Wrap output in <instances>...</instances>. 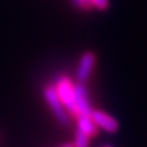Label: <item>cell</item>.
<instances>
[{"instance_id":"52a82bcc","label":"cell","mask_w":147,"mask_h":147,"mask_svg":"<svg viewBox=\"0 0 147 147\" xmlns=\"http://www.w3.org/2000/svg\"><path fill=\"white\" fill-rule=\"evenodd\" d=\"M74 5L80 9L89 10V9H96L105 10L109 8V0H72Z\"/></svg>"},{"instance_id":"9c48e42d","label":"cell","mask_w":147,"mask_h":147,"mask_svg":"<svg viewBox=\"0 0 147 147\" xmlns=\"http://www.w3.org/2000/svg\"><path fill=\"white\" fill-rule=\"evenodd\" d=\"M58 147H74V145H72V143H65V145H61Z\"/></svg>"},{"instance_id":"277c9868","label":"cell","mask_w":147,"mask_h":147,"mask_svg":"<svg viewBox=\"0 0 147 147\" xmlns=\"http://www.w3.org/2000/svg\"><path fill=\"white\" fill-rule=\"evenodd\" d=\"M90 117L97 127L101 128L102 130H105V132H107V133H115L119 129V123H117V120L105 111H101V110H92Z\"/></svg>"},{"instance_id":"30bf717a","label":"cell","mask_w":147,"mask_h":147,"mask_svg":"<svg viewBox=\"0 0 147 147\" xmlns=\"http://www.w3.org/2000/svg\"><path fill=\"white\" fill-rule=\"evenodd\" d=\"M103 147H111V146H103Z\"/></svg>"},{"instance_id":"3957f363","label":"cell","mask_w":147,"mask_h":147,"mask_svg":"<svg viewBox=\"0 0 147 147\" xmlns=\"http://www.w3.org/2000/svg\"><path fill=\"white\" fill-rule=\"evenodd\" d=\"M94 65H96V54L93 52H85V53L81 54L78 65V70H76L78 83L85 84L88 81L94 69Z\"/></svg>"},{"instance_id":"6da1fadb","label":"cell","mask_w":147,"mask_h":147,"mask_svg":"<svg viewBox=\"0 0 147 147\" xmlns=\"http://www.w3.org/2000/svg\"><path fill=\"white\" fill-rule=\"evenodd\" d=\"M56 92L58 94L59 99H61L62 105L65 109H67V112L76 117L79 115L78 106H76V99H75V88H74L72 81L70 80L67 76H59L57 79L56 84H54Z\"/></svg>"},{"instance_id":"5b68a950","label":"cell","mask_w":147,"mask_h":147,"mask_svg":"<svg viewBox=\"0 0 147 147\" xmlns=\"http://www.w3.org/2000/svg\"><path fill=\"white\" fill-rule=\"evenodd\" d=\"M74 88H75V99H76V106H78L79 115H90L93 109L90 106L89 92L86 89L85 84L76 83L74 84Z\"/></svg>"},{"instance_id":"8992f818","label":"cell","mask_w":147,"mask_h":147,"mask_svg":"<svg viewBox=\"0 0 147 147\" xmlns=\"http://www.w3.org/2000/svg\"><path fill=\"white\" fill-rule=\"evenodd\" d=\"M76 124H78V129L84 132L89 138L96 137L97 133H98V127L94 124L90 115H79V116H76Z\"/></svg>"},{"instance_id":"7a4b0ae2","label":"cell","mask_w":147,"mask_h":147,"mask_svg":"<svg viewBox=\"0 0 147 147\" xmlns=\"http://www.w3.org/2000/svg\"><path fill=\"white\" fill-rule=\"evenodd\" d=\"M44 98H45L48 106L51 107L53 115L56 116L57 121L62 125H69L70 124V116L67 110L62 105L61 99H59L58 94L56 92L54 85H48L44 88Z\"/></svg>"},{"instance_id":"ba28073f","label":"cell","mask_w":147,"mask_h":147,"mask_svg":"<svg viewBox=\"0 0 147 147\" xmlns=\"http://www.w3.org/2000/svg\"><path fill=\"white\" fill-rule=\"evenodd\" d=\"M89 140L90 138L81 132L80 129H76L75 132V140H74V147H89Z\"/></svg>"}]
</instances>
